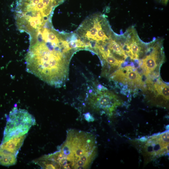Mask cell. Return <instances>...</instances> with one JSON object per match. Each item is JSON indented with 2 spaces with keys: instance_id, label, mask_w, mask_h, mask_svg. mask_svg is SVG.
Listing matches in <instances>:
<instances>
[{
  "instance_id": "obj_1",
  "label": "cell",
  "mask_w": 169,
  "mask_h": 169,
  "mask_svg": "<svg viewBox=\"0 0 169 169\" xmlns=\"http://www.w3.org/2000/svg\"><path fill=\"white\" fill-rule=\"evenodd\" d=\"M42 40L30 45L27 70L49 85L61 87L68 79L70 60L76 51L70 48L67 39Z\"/></svg>"
},
{
  "instance_id": "obj_2",
  "label": "cell",
  "mask_w": 169,
  "mask_h": 169,
  "mask_svg": "<svg viewBox=\"0 0 169 169\" xmlns=\"http://www.w3.org/2000/svg\"><path fill=\"white\" fill-rule=\"evenodd\" d=\"M59 150L63 155L67 169H89L97 155V142L90 133L70 129Z\"/></svg>"
},
{
  "instance_id": "obj_3",
  "label": "cell",
  "mask_w": 169,
  "mask_h": 169,
  "mask_svg": "<svg viewBox=\"0 0 169 169\" xmlns=\"http://www.w3.org/2000/svg\"><path fill=\"white\" fill-rule=\"evenodd\" d=\"M169 130L130 140L142 155L144 165L169 153Z\"/></svg>"
},
{
  "instance_id": "obj_4",
  "label": "cell",
  "mask_w": 169,
  "mask_h": 169,
  "mask_svg": "<svg viewBox=\"0 0 169 169\" xmlns=\"http://www.w3.org/2000/svg\"><path fill=\"white\" fill-rule=\"evenodd\" d=\"M36 124L35 118L27 110L14 108L7 118L2 143L13 137L27 134Z\"/></svg>"
},
{
  "instance_id": "obj_5",
  "label": "cell",
  "mask_w": 169,
  "mask_h": 169,
  "mask_svg": "<svg viewBox=\"0 0 169 169\" xmlns=\"http://www.w3.org/2000/svg\"><path fill=\"white\" fill-rule=\"evenodd\" d=\"M99 92L89 98L90 104L94 109L112 116L116 108L122 105L121 101L112 93Z\"/></svg>"
},
{
  "instance_id": "obj_6",
  "label": "cell",
  "mask_w": 169,
  "mask_h": 169,
  "mask_svg": "<svg viewBox=\"0 0 169 169\" xmlns=\"http://www.w3.org/2000/svg\"><path fill=\"white\" fill-rule=\"evenodd\" d=\"M111 78L123 83L138 84L142 82L140 75L135 68L131 66L117 70L113 73Z\"/></svg>"
},
{
  "instance_id": "obj_7",
  "label": "cell",
  "mask_w": 169,
  "mask_h": 169,
  "mask_svg": "<svg viewBox=\"0 0 169 169\" xmlns=\"http://www.w3.org/2000/svg\"><path fill=\"white\" fill-rule=\"evenodd\" d=\"M27 134L11 138L1 143L0 149L4 150L17 156L27 137Z\"/></svg>"
},
{
  "instance_id": "obj_8",
  "label": "cell",
  "mask_w": 169,
  "mask_h": 169,
  "mask_svg": "<svg viewBox=\"0 0 169 169\" xmlns=\"http://www.w3.org/2000/svg\"><path fill=\"white\" fill-rule=\"evenodd\" d=\"M17 156L14 154L0 149V164L9 166L16 164Z\"/></svg>"
},
{
  "instance_id": "obj_9",
  "label": "cell",
  "mask_w": 169,
  "mask_h": 169,
  "mask_svg": "<svg viewBox=\"0 0 169 169\" xmlns=\"http://www.w3.org/2000/svg\"><path fill=\"white\" fill-rule=\"evenodd\" d=\"M155 90L158 93V95L163 97L167 101H169V87L162 82H157L154 84Z\"/></svg>"
},
{
  "instance_id": "obj_10",
  "label": "cell",
  "mask_w": 169,
  "mask_h": 169,
  "mask_svg": "<svg viewBox=\"0 0 169 169\" xmlns=\"http://www.w3.org/2000/svg\"><path fill=\"white\" fill-rule=\"evenodd\" d=\"M84 119L88 122H93L95 119L90 113H87L84 115Z\"/></svg>"
},
{
  "instance_id": "obj_11",
  "label": "cell",
  "mask_w": 169,
  "mask_h": 169,
  "mask_svg": "<svg viewBox=\"0 0 169 169\" xmlns=\"http://www.w3.org/2000/svg\"><path fill=\"white\" fill-rule=\"evenodd\" d=\"M159 2L164 4H167L168 0H157Z\"/></svg>"
},
{
  "instance_id": "obj_12",
  "label": "cell",
  "mask_w": 169,
  "mask_h": 169,
  "mask_svg": "<svg viewBox=\"0 0 169 169\" xmlns=\"http://www.w3.org/2000/svg\"><path fill=\"white\" fill-rule=\"evenodd\" d=\"M112 31H113V30H112V31H111V32H109V34H108L106 37H105L104 38H105V37H106V36H108V35H109V34H110V33ZM102 39H101V40H102ZM89 42L85 44V45L86 46H85V47H86V49L87 48L86 44H87V43H89Z\"/></svg>"
},
{
  "instance_id": "obj_13",
  "label": "cell",
  "mask_w": 169,
  "mask_h": 169,
  "mask_svg": "<svg viewBox=\"0 0 169 169\" xmlns=\"http://www.w3.org/2000/svg\"><path fill=\"white\" fill-rule=\"evenodd\" d=\"M112 30H112L110 32H111ZM106 36H105V37H106ZM101 40V39H100V40ZM98 41H99V40H98ZM87 43H88V42H87Z\"/></svg>"
}]
</instances>
